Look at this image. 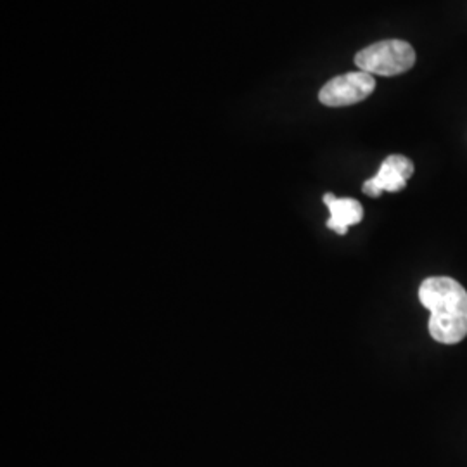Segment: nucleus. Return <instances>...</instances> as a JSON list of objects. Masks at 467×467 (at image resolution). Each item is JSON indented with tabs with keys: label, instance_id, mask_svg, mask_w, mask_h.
I'll list each match as a JSON object with an SVG mask.
<instances>
[{
	"label": "nucleus",
	"instance_id": "4",
	"mask_svg": "<svg viewBox=\"0 0 467 467\" xmlns=\"http://www.w3.org/2000/svg\"><path fill=\"white\" fill-rule=\"evenodd\" d=\"M412 175L414 163L407 156L391 154L381 163L378 173L366 181L362 191L370 198H379L383 192H399L405 189Z\"/></svg>",
	"mask_w": 467,
	"mask_h": 467
},
{
	"label": "nucleus",
	"instance_id": "2",
	"mask_svg": "<svg viewBox=\"0 0 467 467\" xmlns=\"http://www.w3.org/2000/svg\"><path fill=\"white\" fill-rule=\"evenodd\" d=\"M360 71L381 77H397L416 65V50L405 40H381L355 56Z\"/></svg>",
	"mask_w": 467,
	"mask_h": 467
},
{
	"label": "nucleus",
	"instance_id": "3",
	"mask_svg": "<svg viewBox=\"0 0 467 467\" xmlns=\"http://www.w3.org/2000/svg\"><path fill=\"white\" fill-rule=\"evenodd\" d=\"M376 88V80L366 71H351L329 80L318 92V99L329 108H345L368 99Z\"/></svg>",
	"mask_w": 467,
	"mask_h": 467
},
{
	"label": "nucleus",
	"instance_id": "1",
	"mask_svg": "<svg viewBox=\"0 0 467 467\" xmlns=\"http://www.w3.org/2000/svg\"><path fill=\"white\" fill-rule=\"evenodd\" d=\"M419 300L430 310L428 329L434 341L457 345L467 336V291L451 277H428L419 287Z\"/></svg>",
	"mask_w": 467,
	"mask_h": 467
},
{
	"label": "nucleus",
	"instance_id": "5",
	"mask_svg": "<svg viewBox=\"0 0 467 467\" xmlns=\"http://www.w3.org/2000/svg\"><path fill=\"white\" fill-rule=\"evenodd\" d=\"M324 202L331 212L327 227L339 235H345L348 233V227L360 223V220L364 218V208L357 200L336 198L334 194L327 192L324 194Z\"/></svg>",
	"mask_w": 467,
	"mask_h": 467
}]
</instances>
